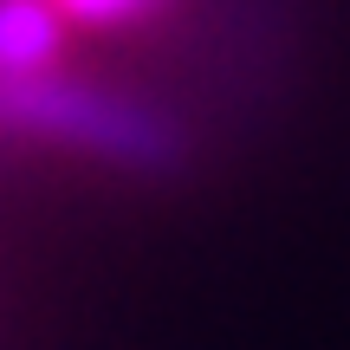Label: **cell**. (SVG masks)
<instances>
[{
  "mask_svg": "<svg viewBox=\"0 0 350 350\" xmlns=\"http://www.w3.org/2000/svg\"><path fill=\"white\" fill-rule=\"evenodd\" d=\"M0 137L52 143L124 175H175L188 163V130L163 104H137L124 91L65 78L59 65L33 78H0Z\"/></svg>",
  "mask_w": 350,
  "mask_h": 350,
  "instance_id": "cell-1",
  "label": "cell"
},
{
  "mask_svg": "<svg viewBox=\"0 0 350 350\" xmlns=\"http://www.w3.org/2000/svg\"><path fill=\"white\" fill-rule=\"evenodd\" d=\"M65 13L52 0H0V78H33L59 59Z\"/></svg>",
  "mask_w": 350,
  "mask_h": 350,
  "instance_id": "cell-2",
  "label": "cell"
},
{
  "mask_svg": "<svg viewBox=\"0 0 350 350\" xmlns=\"http://www.w3.org/2000/svg\"><path fill=\"white\" fill-rule=\"evenodd\" d=\"M65 20H85V26H124V20H143L156 13L163 0H52Z\"/></svg>",
  "mask_w": 350,
  "mask_h": 350,
  "instance_id": "cell-3",
  "label": "cell"
}]
</instances>
